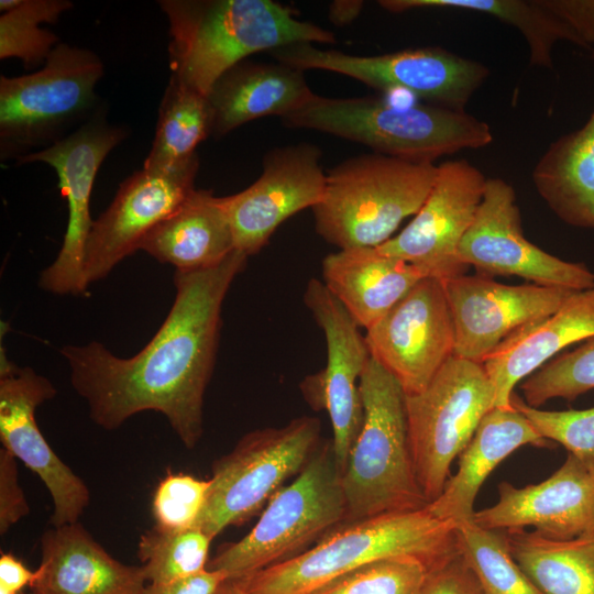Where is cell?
<instances>
[{
  "label": "cell",
  "mask_w": 594,
  "mask_h": 594,
  "mask_svg": "<svg viewBox=\"0 0 594 594\" xmlns=\"http://www.w3.org/2000/svg\"><path fill=\"white\" fill-rule=\"evenodd\" d=\"M210 539L198 528L163 530L152 528L141 536L138 558L148 583H165L208 569Z\"/></svg>",
  "instance_id": "cell-34"
},
{
  "label": "cell",
  "mask_w": 594,
  "mask_h": 594,
  "mask_svg": "<svg viewBox=\"0 0 594 594\" xmlns=\"http://www.w3.org/2000/svg\"><path fill=\"white\" fill-rule=\"evenodd\" d=\"M345 515L342 473L327 441L297 477L270 499L251 531L223 544L208 569L243 580L304 552L318 536L342 524Z\"/></svg>",
  "instance_id": "cell-7"
},
{
  "label": "cell",
  "mask_w": 594,
  "mask_h": 594,
  "mask_svg": "<svg viewBox=\"0 0 594 594\" xmlns=\"http://www.w3.org/2000/svg\"><path fill=\"white\" fill-rule=\"evenodd\" d=\"M228 575L207 569L200 573L165 583L146 584L143 594H217Z\"/></svg>",
  "instance_id": "cell-41"
},
{
  "label": "cell",
  "mask_w": 594,
  "mask_h": 594,
  "mask_svg": "<svg viewBox=\"0 0 594 594\" xmlns=\"http://www.w3.org/2000/svg\"><path fill=\"white\" fill-rule=\"evenodd\" d=\"M22 594H34L32 591L30 593L23 592Z\"/></svg>",
  "instance_id": "cell-45"
},
{
  "label": "cell",
  "mask_w": 594,
  "mask_h": 594,
  "mask_svg": "<svg viewBox=\"0 0 594 594\" xmlns=\"http://www.w3.org/2000/svg\"><path fill=\"white\" fill-rule=\"evenodd\" d=\"M497 502L475 510L472 522L488 530L534 527L556 540L594 536V473L568 454L561 466L537 484L497 486Z\"/></svg>",
  "instance_id": "cell-21"
},
{
  "label": "cell",
  "mask_w": 594,
  "mask_h": 594,
  "mask_svg": "<svg viewBox=\"0 0 594 594\" xmlns=\"http://www.w3.org/2000/svg\"><path fill=\"white\" fill-rule=\"evenodd\" d=\"M504 531L513 558L544 594H594V536L556 540L535 530Z\"/></svg>",
  "instance_id": "cell-30"
},
{
  "label": "cell",
  "mask_w": 594,
  "mask_h": 594,
  "mask_svg": "<svg viewBox=\"0 0 594 594\" xmlns=\"http://www.w3.org/2000/svg\"><path fill=\"white\" fill-rule=\"evenodd\" d=\"M430 568L414 556H397L365 564L314 594H417Z\"/></svg>",
  "instance_id": "cell-36"
},
{
  "label": "cell",
  "mask_w": 594,
  "mask_h": 594,
  "mask_svg": "<svg viewBox=\"0 0 594 594\" xmlns=\"http://www.w3.org/2000/svg\"><path fill=\"white\" fill-rule=\"evenodd\" d=\"M320 158L312 143L274 147L263 157L260 177L226 196L237 251L258 253L284 221L320 202L327 180Z\"/></svg>",
  "instance_id": "cell-18"
},
{
  "label": "cell",
  "mask_w": 594,
  "mask_h": 594,
  "mask_svg": "<svg viewBox=\"0 0 594 594\" xmlns=\"http://www.w3.org/2000/svg\"><path fill=\"white\" fill-rule=\"evenodd\" d=\"M217 594H248V592L241 580L228 579L221 584Z\"/></svg>",
  "instance_id": "cell-44"
},
{
  "label": "cell",
  "mask_w": 594,
  "mask_h": 594,
  "mask_svg": "<svg viewBox=\"0 0 594 594\" xmlns=\"http://www.w3.org/2000/svg\"><path fill=\"white\" fill-rule=\"evenodd\" d=\"M314 95L305 72L279 62L244 59L228 69L208 94L213 117L212 135L223 136L267 116L282 119Z\"/></svg>",
  "instance_id": "cell-25"
},
{
  "label": "cell",
  "mask_w": 594,
  "mask_h": 594,
  "mask_svg": "<svg viewBox=\"0 0 594 594\" xmlns=\"http://www.w3.org/2000/svg\"><path fill=\"white\" fill-rule=\"evenodd\" d=\"M208 96L170 76L164 92L152 148L143 168L170 170L196 156V147L212 134Z\"/></svg>",
  "instance_id": "cell-31"
},
{
  "label": "cell",
  "mask_w": 594,
  "mask_h": 594,
  "mask_svg": "<svg viewBox=\"0 0 594 594\" xmlns=\"http://www.w3.org/2000/svg\"><path fill=\"white\" fill-rule=\"evenodd\" d=\"M282 122L416 163L433 164L442 156L493 142L491 127L465 110L429 103L397 105L373 96L330 98L315 94Z\"/></svg>",
  "instance_id": "cell-3"
},
{
  "label": "cell",
  "mask_w": 594,
  "mask_h": 594,
  "mask_svg": "<svg viewBox=\"0 0 594 594\" xmlns=\"http://www.w3.org/2000/svg\"><path fill=\"white\" fill-rule=\"evenodd\" d=\"M279 63L302 72L340 74L374 89L403 90L426 103L454 110L465 106L490 75L480 62L439 46L415 47L382 55L361 56L295 43L268 52Z\"/></svg>",
  "instance_id": "cell-11"
},
{
  "label": "cell",
  "mask_w": 594,
  "mask_h": 594,
  "mask_svg": "<svg viewBox=\"0 0 594 594\" xmlns=\"http://www.w3.org/2000/svg\"><path fill=\"white\" fill-rule=\"evenodd\" d=\"M371 358L406 395L421 392L454 355V326L443 283L420 279L380 321L366 330Z\"/></svg>",
  "instance_id": "cell-16"
},
{
  "label": "cell",
  "mask_w": 594,
  "mask_h": 594,
  "mask_svg": "<svg viewBox=\"0 0 594 594\" xmlns=\"http://www.w3.org/2000/svg\"><path fill=\"white\" fill-rule=\"evenodd\" d=\"M172 75L208 96L231 67L258 52L295 44H334V34L273 0H163Z\"/></svg>",
  "instance_id": "cell-2"
},
{
  "label": "cell",
  "mask_w": 594,
  "mask_h": 594,
  "mask_svg": "<svg viewBox=\"0 0 594 594\" xmlns=\"http://www.w3.org/2000/svg\"><path fill=\"white\" fill-rule=\"evenodd\" d=\"M458 543L483 594H544L513 558L504 530L464 522L458 526Z\"/></svg>",
  "instance_id": "cell-33"
},
{
  "label": "cell",
  "mask_w": 594,
  "mask_h": 594,
  "mask_svg": "<svg viewBox=\"0 0 594 594\" xmlns=\"http://www.w3.org/2000/svg\"><path fill=\"white\" fill-rule=\"evenodd\" d=\"M364 1L336 0L329 4L328 16L332 24L344 26L352 23L361 13Z\"/></svg>",
  "instance_id": "cell-43"
},
{
  "label": "cell",
  "mask_w": 594,
  "mask_h": 594,
  "mask_svg": "<svg viewBox=\"0 0 594 594\" xmlns=\"http://www.w3.org/2000/svg\"><path fill=\"white\" fill-rule=\"evenodd\" d=\"M417 594H483L471 566L460 551L432 568Z\"/></svg>",
  "instance_id": "cell-39"
},
{
  "label": "cell",
  "mask_w": 594,
  "mask_h": 594,
  "mask_svg": "<svg viewBox=\"0 0 594 594\" xmlns=\"http://www.w3.org/2000/svg\"><path fill=\"white\" fill-rule=\"evenodd\" d=\"M454 326V355L480 364L517 330L553 314L574 292L508 285L461 275L443 283Z\"/></svg>",
  "instance_id": "cell-19"
},
{
  "label": "cell",
  "mask_w": 594,
  "mask_h": 594,
  "mask_svg": "<svg viewBox=\"0 0 594 594\" xmlns=\"http://www.w3.org/2000/svg\"><path fill=\"white\" fill-rule=\"evenodd\" d=\"M103 64L94 52L66 43L34 73L0 77V153L16 160L51 146L95 103ZM46 146V147H47Z\"/></svg>",
  "instance_id": "cell-9"
},
{
  "label": "cell",
  "mask_w": 594,
  "mask_h": 594,
  "mask_svg": "<svg viewBox=\"0 0 594 594\" xmlns=\"http://www.w3.org/2000/svg\"><path fill=\"white\" fill-rule=\"evenodd\" d=\"M198 155L170 170L142 169L121 183L107 210L94 220L85 250L87 284L105 278L140 250L146 235L193 193Z\"/></svg>",
  "instance_id": "cell-20"
},
{
  "label": "cell",
  "mask_w": 594,
  "mask_h": 594,
  "mask_svg": "<svg viewBox=\"0 0 594 594\" xmlns=\"http://www.w3.org/2000/svg\"><path fill=\"white\" fill-rule=\"evenodd\" d=\"M360 392L364 418L342 472L346 502L342 524L425 508L429 502L415 472L405 392L372 358Z\"/></svg>",
  "instance_id": "cell-5"
},
{
  "label": "cell",
  "mask_w": 594,
  "mask_h": 594,
  "mask_svg": "<svg viewBox=\"0 0 594 594\" xmlns=\"http://www.w3.org/2000/svg\"><path fill=\"white\" fill-rule=\"evenodd\" d=\"M487 178L468 160L438 165L425 202L411 221L376 249L414 264L442 283L465 274L459 245L473 223Z\"/></svg>",
  "instance_id": "cell-15"
},
{
  "label": "cell",
  "mask_w": 594,
  "mask_h": 594,
  "mask_svg": "<svg viewBox=\"0 0 594 594\" xmlns=\"http://www.w3.org/2000/svg\"><path fill=\"white\" fill-rule=\"evenodd\" d=\"M534 446L548 448L530 421L512 405L491 409L459 455V468L440 496L427 505L437 518L459 525L472 521L474 503L481 486L494 469L514 451Z\"/></svg>",
  "instance_id": "cell-24"
},
{
  "label": "cell",
  "mask_w": 594,
  "mask_h": 594,
  "mask_svg": "<svg viewBox=\"0 0 594 594\" xmlns=\"http://www.w3.org/2000/svg\"><path fill=\"white\" fill-rule=\"evenodd\" d=\"M304 302L323 332L327 363L323 370L307 376L300 387L312 407L329 415L331 444L342 473L363 425L360 381L371 354L359 324L320 279L307 283Z\"/></svg>",
  "instance_id": "cell-14"
},
{
  "label": "cell",
  "mask_w": 594,
  "mask_h": 594,
  "mask_svg": "<svg viewBox=\"0 0 594 594\" xmlns=\"http://www.w3.org/2000/svg\"><path fill=\"white\" fill-rule=\"evenodd\" d=\"M55 395L46 377L18 367L1 346L0 440L46 486L54 505L52 527L77 522L90 501L85 482L52 450L36 425L35 409Z\"/></svg>",
  "instance_id": "cell-17"
},
{
  "label": "cell",
  "mask_w": 594,
  "mask_h": 594,
  "mask_svg": "<svg viewBox=\"0 0 594 594\" xmlns=\"http://www.w3.org/2000/svg\"><path fill=\"white\" fill-rule=\"evenodd\" d=\"M494 403V387L483 364L457 355L442 365L421 392L406 395L415 472L429 503L442 493L453 461Z\"/></svg>",
  "instance_id": "cell-10"
},
{
  "label": "cell",
  "mask_w": 594,
  "mask_h": 594,
  "mask_svg": "<svg viewBox=\"0 0 594 594\" xmlns=\"http://www.w3.org/2000/svg\"><path fill=\"white\" fill-rule=\"evenodd\" d=\"M458 254L464 265L490 277L515 275L574 292L594 287V272L584 263L557 257L525 237L515 189L503 178H487L475 219Z\"/></svg>",
  "instance_id": "cell-13"
},
{
  "label": "cell",
  "mask_w": 594,
  "mask_h": 594,
  "mask_svg": "<svg viewBox=\"0 0 594 594\" xmlns=\"http://www.w3.org/2000/svg\"><path fill=\"white\" fill-rule=\"evenodd\" d=\"M37 572L28 569L12 553L1 552L0 556V594H22L23 588L31 587Z\"/></svg>",
  "instance_id": "cell-42"
},
{
  "label": "cell",
  "mask_w": 594,
  "mask_h": 594,
  "mask_svg": "<svg viewBox=\"0 0 594 594\" xmlns=\"http://www.w3.org/2000/svg\"><path fill=\"white\" fill-rule=\"evenodd\" d=\"M380 7L392 13L418 9H453L488 14L517 29L529 47L530 64L553 68L552 52L565 41L592 51L574 28L554 12L546 0H381Z\"/></svg>",
  "instance_id": "cell-29"
},
{
  "label": "cell",
  "mask_w": 594,
  "mask_h": 594,
  "mask_svg": "<svg viewBox=\"0 0 594 594\" xmlns=\"http://www.w3.org/2000/svg\"><path fill=\"white\" fill-rule=\"evenodd\" d=\"M594 337V287L573 292L550 316L509 336L483 362L494 407L510 408L515 386L560 352Z\"/></svg>",
  "instance_id": "cell-23"
},
{
  "label": "cell",
  "mask_w": 594,
  "mask_h": 594,
  "mask_svg": "<svg viewBox=\"0 0 594 594\" xmlns=\"http://www.w3.org/2000/svg\"><path fill=\"white\" fill-rule=\"evenodd\" d=\"M304 552L241 580L248 594H314L371 562L414 556L430 570L457 554L458 525L422 509L342 524Z\"/></svg>",
  "instance_id": "cell-4"
},
{
  "label": "cell",
  "mask_w": 594,
  "mask_h": 594,
  "mask_svg": "<svg viewBox=\"0 0 594 594\" xmlns=\"http://www.w3.org/2000/svg\"><path fill=\"white\" fill-rule=\"evenodd\" d=\"M532 183L561 221L594 231V109L580 129L548 146L535 165Z\"/></svg>",
  "instance_id": "cell-28"
},
{
  "label": "cell",
  "mask_w": 594,
  "mask_h": 594,
  "mask_svg": "<svg viewBox=\"0 0 594 594\" xmlns=\"http://www.w3.org/2000/svg\"><path fill=\"white\" fill-rule=\"evenodd\" d=\"M72 7L68 0H1L0 58H19L26 69L42 67L59 43L40 24L56 23Z\"/></svg>",
  "instance_id": "cell-32"
},
{
  "label": "cell",
  "mask_w": 594,
  "mask_h": 594,
  "mask_svg": "<svg viewBox=\"0 0 594 594\" xmlns=\"http://www.w3.org/2000/svg\"><path fill=\"white\" fill-rule=\"evenodd\" d=\"M437 168L374 152L337 164L311 209L316 232L339 250L382 245L420 209Z\"/></svg>",
  "instance_id": "cell-6"
},
{
  "label": "cell",
  "mask_w": 594,
  "mask_h": 594,
  "mask_svg": "<svg viewBox=\"0 0 594 594\" xmlns=\"http://www.w3.org/2000/svg\"><path fill=\"white\" fill-rule=\"evenodd\" d=\"M15 458L4 448L0 449V535L30 513L18 480Z\"/></svg>",
  "instance_id": "cell-40"
},
{
  "label": "cell",
  "mask_w": 594,
  "mask_h": 594,
  "mask_svg": "<svg viewBox=\"0 0 594 594\" xmlns=\"http://www.w3.org/2000/svg\"><path fill=\"white\" fill-rule=\"evenodd\" d=\"M321 282L360 328L380 321L420 279L421 270L376 248L341 249L321 262Z\"/></svg>",
  "instance_id": "cell-26"
},
{
  "label": "cell",
  "mask_w": 594,
  "mask_h": 594,
  "mask_svg": "<svg viewBox=\"0 0 594 594\" xmlns=\"http://www.w3.org/2000/svg\"><path fill=\"white\" fill-rule=\"evenodd\" d=\"M320 420L301 416L283 427L253 430L212 464L211 486L194 528L210 539L264 509L320 447Z\"/></svg>",
  "instance_id": "cell-8"
},
{
  "label": "cell",
  "mask_w": 594,
  "mask_h": 594,
  "mask_svg": "<svg viewBox=\"0 0 594 594\" xmlns=\"http://www.w3.org/2000/svg\"><path fill=\"white\" fill-rule=\"evenodd\" d=\"M522 399L540 408L554 398L573 402L594 389V337L548 361L520 385Z\"/></svg>",
  "instance_id": "cell-35"
},
{
  "label": "cell",
  "mask_w": 594,
  "mask_h": 594,
  "mask_svg": "<svg viewBox=\"0 0 594 594\" xmlns=\"http://www.w3.org/2000/svg\"><path fill=\"white\" fill-rule=\"evenodd\" d=\"M510 403L543 439L563 446L569 454L594 473V407L543 410L527 405L515 393Z\"/></svg>",
  "instance_id": "cell-37"
},
{
  "label": "cell",
  "mask_w": 594,
  "mask_h": 594,
  "mask_svg": "<svg viewBox=\"0 0 594 594\" xmlns=\"http://www.w3.org/2000/svg\"><path fill=\"white\" fill-rule=\"evenodd\" d=\"M140 250L176 271H202L221 264L235 250L226 197L194 189L143 240Z\"/></svg>",
  "instance_id": "cell-27"
},
{
  "label": "cell",
  "mask_w": 594,
  "mask_h": 594,
  "mask_svg": "<svg viewBox=\"0 0 594 594\" xmlns=\"http://www.w3.org/2000/svg\"><path fill=\"white\" fill-rule=\"evenodd\" d=\"M246 261L234 251L215 267L176 271V297L166 319L132 358L116 356L98 341L61 349L72 385L87 402L95 424L114 430L133 415L154 410L166 417L187 449L196 447L204 430V396L216 362L222 304Z\"/></svg>",
  "instance_id": "cell-1"
},
{
  "label": "cell",
  "mask_w": 594,
  "mask_h": 594,
  "mask_svg": "<svg viewBox=\"0 0 594 594\" xmlns=\"http://www.w3.org/2000/svg\"><path fill=\"white\" fill-rule=\"evenodd\" d=\"M42 559L34 594H143L142 566L113 559L77 521L41 537Z\"/></svg>",
  "instance_id": "cell-22"
},
{
  "label": "cell",
  "mask_w": 594,
  "mask_h": 594,
  "mask_svg": "<svg viewBox=\"0 0 594 594\" xmlns=\"http://www.w3.org/2000/svg\"><path fill=\"white\" fill-rule=\"evenodd\" d=\"M124 138L123 129L99 117L51 146L16 160L19 164L42 162L52 166L68 208L62 248L55 261L40 274L42 289L57 295L86 293L85 250L94 223L90 196L102 162Z\"/></svg>",
  "instance_id": "cell-12"
},
{
  "label": "cell",
  "mask_w": 594,
  "mask_h": 594,
  "mask_svg": "<svg viewBox=\"0 0 594 594\" xmlns=\"http://www.w3.org/2000/svg\"><path fill=\"white\" fill-rule=\"evenodd\" d=\"M211 481L169 472L158 483L152 502L155 527L163 530L194 528L207 501Z\"/></svg>",
  "instance_id": "cell-38"
}]
</instances>
